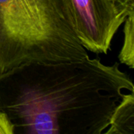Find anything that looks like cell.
Instances as JSON below:
<instances>
[{
	"instance_id": "6da1fadb",
	"label": "cell",
	"mask_w": 134,
	"mask_h": 134,
	"mask_svg": "<svg viewBox=\"0 0 134 134\" xmlns=\"http://www.w3.org/2000/svg\"><path fill=\"white\" fill-rule=\"evenodd\" d=\"M124 90L133 83L117 62H35L0 75V111L14 134H102Z\"/></svg>"
},
{
	"instance_id": "7a4b0ae2",
	"label": "cell",
	"mask_w": 134,
	"mask_h": 134,
	"mask_svg": "<svg viewBox=\"0 0 134 134\" xmlns=\"http://www.w3.org/2000/svg\"><path fill=\"white\" fill-rule=\"evenodd\" d=\"M87 57L62 0H0V75L25 64Z\"/></svg>"
},
{
	"instance_id": "3957f363",
	"label": "cell",
	"mask_w": 134,
	"mask_h": 134,
	"mask_svg": "<svg viewBox=\"0 0 134 134\" xmlns=\"http://www.w3.org/2000/svg\"><path fill=\"white\" fill-rule=\"evenodd\" d=\"M80 43L94 53L107 54L127 16L113 0H62Z\"/></svg>"
},
{
	"instance_id": "277c9868",
	"label": "cell",
	"mask_w": 134,
	"mask_h": 134,
	"mask_svg": "<svg viewBox=\"0 0 134 134\" xmlns=\"http://www.w3.org/2000/svg\"><path fill=\"white\" fill-rule=\"evenodd\" d=\"M105 134H134V91L125 93L115 107Z\"/></svg>"
},
{
	"instance_id": "52a82bcc",
	"label": "cell",
	"mask_w": 134,
	"mask_h": 134,
	"mask_svg": "<svg viewBox=\"0 0 134 134\" xmlns=\"http://www.w3.org/2000/svg\"><path fill=\"white\" fill-rule=\"evenodd\" d=\"M119 9L127 16L134 13V0H113Z\"/></svg>"
},
{
	"instance_id": "8992f818",
	"label": "cell",
	"mask_w": 134,
	"mask_h": 134,
	"mask_svg": "<svg viewBox=\"0 0 134 134\" xmlns=\"http://www.w3.org/2000/svg\"><path fill=\"white\" fill-rule=\"evenodd\" d=\"M0 134H14V127L7 114L0 111Z\"/></svg>"
},
{
	"instance_id": "5b68a950",
	"label": "cell",
	"mask_w": 134,
	"mask_h": 134,
	"mask_svg": "<svg viewBox=\"0 0 134 134\" xmlns=\"http://www.w3.org/2000/svg\"><path fill=\"white\" fill-rule=\"evenodd\" d=\"M119 59L129 68H134V13L128 16L125 20L124 42Z\"/></svg>"
}]
</instances>
